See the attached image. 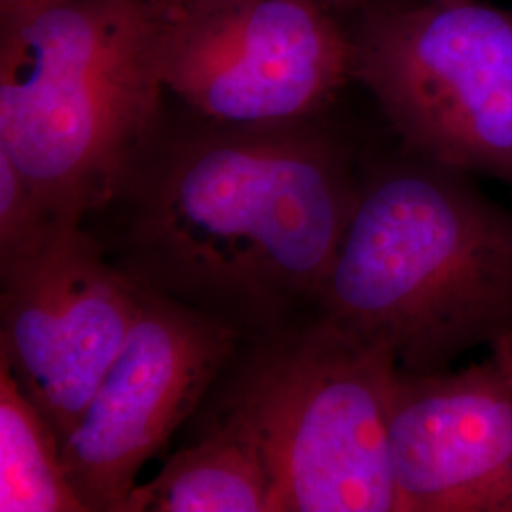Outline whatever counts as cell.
<instances>
[{"instance_id": "6da1fadb", "label": "cell", "mask_w": 512, "mask_h": 512, "mask_svg": "<svg viewBox=\"0 0 512 512\" xmlns=\"http://www.w3.org/2000/svg\"><path fill=\"white\" fill-rule=\"evenodd\" d=\"M359 190L346 148L310 122L156 139L110 203L118 266L245 338L272 332L315 306Z\"/></svg>"}, {"instance_id": "7a4b0ae2", "label": "cell", "mask_w": 512, "mask_h": 512, "mask_svg": "<svg viewBox=\"0 0 512 512\" xmlns=\"http://www.w3.org/2000/svg\"><path fill=\"white\" fill-rule=\"evenodd\" d=\"M315 315L437 372L512 332V211L412 154L361 179Z\"/></svg>"}, {"instance_id": "3957f363", "label": "cell", "mask_w": 512, "mask_h": 512, "mask_svg": "<svg viewBox=\"0 0 512 512\" xmlns=\"http://www.w3.org/2000/svg\"><path fill=\"white\" fill-rule=\"evenodd\" d=\"M158 31L141 0H61L2 21L0 150L57 222L107 209L158 139Z\"/></svg>"}, {"instance_id": "277c9868", "label": "cell", "mask_w": 512, "mask_h": 512, "mask_svg": "<svg viewBox=\"0 0 512 512\" xmlns=\"http://www.w3.org/2000/svg\"><path fill=\"white\" fill-rule=\"evenodd\" d=\"M226 368L215 423L264 461L272 512H399L389 412L399 365L315 315L249 336Z\"/></svg>"}, {"instance_id": "5b68a950", "label": "cell", "mask_w": 512, "mask_h": 512, "mask_svg": "<svg viewBox=\"0 0 512 512\" xmlns=\"http://www.w3.org/2000/svg\"><path fill=\"white\" fill-rule=\"evenodd\" d=\"M359 16L353 78L408 150L512 186V10L372 0Z\"/></svg>"}, {"instance_id": "8992f818", "label": "cell", "mask_w": 512, "mask_h": 512, "mask_svg": "<svg viewBox=\"0 0 512 512\" xmlns=\"http://www.w3.org/2000/svg\"><path fill=\"white\" fill-rule=\"evenodd\" d=\"M327 0H230L158 23L165 92L207 124L311 122L353 78V37Z\"/></svg>"}, {"instance_id": "52a82bcc", "label": "cell", "mask_w": 512, "mask_h": 512, "mask_svg": "<svg viewBox=\"0 0 512 512\" xmlns=\"http://www.w3.org/2000/svg\"><path fill=\"white\" fill-rule=\"evenodd\" d=\"M143 285L82 224L55 222L0 258V359L61 440L105 380L141 308Z\"/></svg>"}, {"instance_id": "ba28073f", "label": "cell", "mask_w": 512, "mask_h": 512, "mask_svg": "<svg viewBox=\"0 0 512 512\" xmlns=\"http://www.w3.org/2000/svg\"><path fill=\"white\" fill-rule=\"evenodd\" d=\"M243 332L143 287L128 340L61 446L88 512H122L141 469L219 382Z\"/></svg>"}, {"instance_id": "9c48e42d", "label": "cell", "mask_w": 512, "mask_h": 512, "mask_svg": "<svg viewBox=\"0 0 512 512\" xmlns=\"http://www.w3.org/2000/svg\"><path fill=\"white\" fill-rule=\"evenodd\" d=\"M389 454L399 512H512V385L492 357L399 368Z\"/></svg>"}, {"instance_id": "30bf717a", "label": "cell", "mask_w": 512, "mask_h": 512, "mask_svg": "<svg viewBox=\"0 0 512 512\" xmlns=\"http://www.w3.org/2000/svg\"><path fill=\"white\" fill-rule=\"evenodd\" d=\"M272 482L255 448L215 423L198 444L179 450L122 512H272Z\"/></svg>"}, {"instance_id": "8fae6325", "label": "cell", "mask_w": 512, "mask_h": 512, "mask_svg": "<svg viewBox=\"0 0 512 512\" xmlns=\"http://www.w3.org/2000/svg\"><path fill=\"white\" fill-rule=\"evenodd\" d=\"M0 511L88 512L65 471L61 440L2 359Z\"/></svg>"}, {"instance_id": "7c38bea8", "label": "cell", "mask_w": 512, "mask_h": 512, "mask_svg": "<svg viewBox=\"0 0 512 512\" xmlns=\"http://www.w3.org/2000/svg\"><path fill=\"white\" fill-rule=\"evenodd\" d=\"M55 222L38 202L18 165L0 150V258L31 249Z\"/></svg>"}, {"instance_id": "4fadbf2b", "label": "cell", "mask_w": 512, "mask_h": 512, "mask_svg": "<svg viewBox=\"0 0 512 512\" xmlns=\"http://www.w3.org/2000/svg\"><path fill=\"white\" fill-rule=\"evenodd\" d=\"M158 23H169L205 12L230 0H141ZM340 14H359L372 0H327Z\"/></svg>"}, {"instance_id": "5bb4252c", "label": "cell", "mask_w": 512, "mask_h": 512, "mask_svg": "<svg viewBox=\"0 0 512 512\" xmlns=\"http://www.w3.org/2000/svg\"><path fill=\"white\" fill-rule=\"evenodd\" d=\"M490 357L495 365L499 366L507 382L512 385V332L490 344Z\"/></svg>"}, {"instance_id": "9a60e30c", "label": "cell", "mask_w": 512, "mask_h": 512, "mask_svg": "<svg viewBox=\"0 0 512 512\" xmlns=\"http://www.w3.org/2000/svg\"><path fill=\"white\" fill-rule=\"evenodd\" d=\"M55 2H61V0H0V14H2V21L6 19L16 18L21 14H27V12H33L38 8H44V6H50Z\"/></svg>"}]
</instances>
